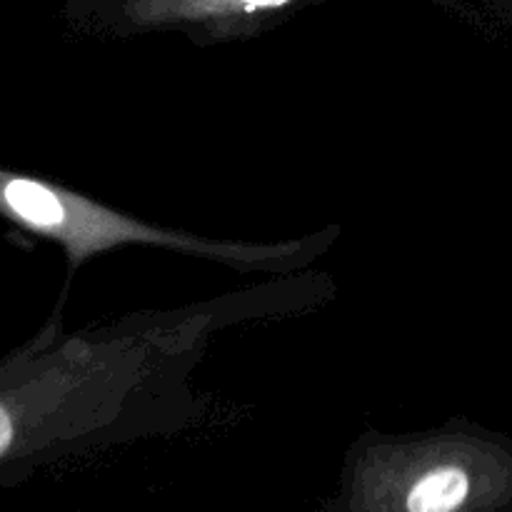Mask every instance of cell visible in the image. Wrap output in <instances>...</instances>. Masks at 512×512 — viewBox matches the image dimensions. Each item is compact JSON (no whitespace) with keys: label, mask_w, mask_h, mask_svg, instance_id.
<instances>
[{"label":"cell","mask_w":512,"mask_h":512,"mask_svg":"<svg viewBox=\"0 0 512 512\" xmlns=\"http://www.w3.org/2000/svg\"><path fill=\"white\" fill-rule=\"evenodd\" d=\"M0 213L15 220L30 233L48 238L68 255L70 270L80 268L95 255L128 245L163 248L190 258L213 260L243 275L288 278L308 268L340 238L338 225L280 240V243H245V240H215L183 230L153 225L138 215L100 203L90 195L75 193L63 185L45 183L0 170Z\"/></svg>","instance_id":"obj_1"},{"label":"cell","mask_w":512,"mask_h":512,"mask_svg":"<svg viewBox=\"0 0 512 512\" xmlns=\"http://www.w3.org/2000/svg\"><path fill=\"white\" fill-rule=\"evenodd\" d=\"M470 495V478L458 465H435L408 493V512H455Z\"/></svg>","instance_id":"obj_2"},{"label":"cell","mask_w":512,"mask_h":512,"mask_svg":"<svg viewBox=\"0 0 512 512\" xmlns=\"http://www.w3.org/2000/svg\"><path fill=\"white\" fill-rule=\"evenodd\" d=\"M290 0H235L243 13H258V10H278L283 5H288Z\"/></svg>","instance_id":"obj_3"}]
</instances>
